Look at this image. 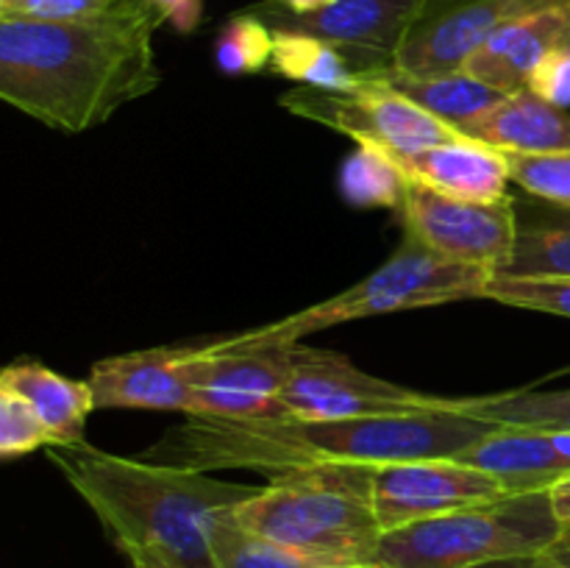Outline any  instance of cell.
Returning <instances> with one entry per match:
<instances>
[{
  "label": "cell",
  "mask_w": 570,
  "mask_h": 568,
  "mask_svg": "<svg viewBox=\"0 0 570 568\" xmlns=\"http://www.w3.org/2000/svg\"><path fill=\"white\" fill-rule=\"evenodd\" d=\"M501 423L471 415L451 404L404 415L351 418V421H306V418H262V421H212L187 415L148 451L145 460L193 471L248 468L271 479L321 468H379L390 462L460 457Z\"/></svg>",
  "instance_id": "cell-1"
},
{
  "label": "cell",
  "mask_w": 570,
  "mask_h": 568,
  "mask_svg": "<svg viewBox=\"0 0 570 568\" xmlns=\"http://www.w3.org/2000/svg\"><path fill=\"white\" fill-rule=\"evenodd\" d=\"M154 11L92 22L0 17V98L65 134H83L161 84Z\"/></svg>",
  "instance_id": "cell-2"
},
{
  "label": "cell",
  "mask_w": 570,
  "mask_h": 568,
  "mask_svg": "<svg viewBox=\"0 0 570 568\" xmlns=\"http://www.w3.org/2000/svg\"><path fill=\"white\" fill-rule=\"evenodd\" d=\"M48 454L111 543L142 568H215L212 529L259 490L89 443L50 445Z\"/></svg>",
  "instance_id": "cell-3"
},
{
  "label": "cell",
  "mask_w": 570,
  "mask_h": 568,
  "mask_svg": "<svg viewBox=\"0 0 570 568\" xmlns=\"http://www.w3.org/2000/svg\"><path fill=\"white\" fill-rule=\"evenodd\" d=\"M234 518L323 568H373L384 538L367 496V468H321L276 477L243 501Z\"/></svg>",
  "instance_id": "cell-4"
},
{
  "label": "cell",
  "mask_w": 570,
  "mask_h": 568,
  "mask_svg": "<svg viewBox=\"0 0 570 568\" xmlns=\"http://www.w3.org/2000/svg\"><path fill=\"white\" fill-rule=\"evenodd\" d=\"M549 490L512 493L384 532L373 568H488L529 560L560 535Z\"/></svg>",
  "instance_id": "cell-5"
},
{
  "label": "cell",
  "mask_w": 570,
  "mask_h": 568,
  "mask_svg": "<svg viewBox=\"0 0 570 568\" xmlns=\"http://www.w3.org/2000/svg\"><path fill=\"white\" fill-rule=\"evenodd\" d=\"M493 276V271L456 265V262L432 254L412 237H404L399 251L379 271H373L371 276L356 282L345 293L276 323H267L262 329L234 334V340L254 345H289L301 343L323 329L362 321V317L440 306L451 304V301L488 298V284Z\"/></svg>",
  "instance_id": "cell-6"
},
{
  "label": "cell",
  "mask_w": 570,
  "mask_h": 568,
  "mask_svg": "<svg viewBox=\"0 0 570 568\" xmlns=\"http://www.w3.org/2000/svg\"><path fill=\"white\" fill-rule=\"evenodd\" d=\"M282 106L293 115L345 134L356 145L387 150L395 159H410L421 150L460 137L454 126L429 115L384 78L354 92L295 87L282 95Z\"/></svg>",
  "instance_id": "cell-7"
},
{
  "label": "cell",
  "mask_w": 570,
  "mask_h": 568,
  "mask_svg": "<svg viewBox=\"0 0 570 568\" xmlns=\"http://www.w3.org/2000/svg\"><path fill=\"white\" fill-rule=\"evenodd\" d=\"M284 415L306 421H351V418L404 415L440 410L445 395L401 388L365 373L348 356L289 343V379L282 395Z\"/></svg>",
  "instance_id": "cell-8"
},
{
  "label": "cell",
  "mask_w": 570,
  "mask_h": 568,
  "mask_svg": "<svg viewBox=\"0 0 570 568\" xmlns=\"http://www.w3.org/2000/svg\"><path fill=\"white\" fill-rule=\"evenodd\" d=\"M399 212L404 237L456 265L484 267L499 276L515 256L518 204L512 195L484 204L451 198L410 182Z\"/></svg>",
  "instance_id": "cell-9"
},
{
  "label": "cell",
  "mask_w": 570,
  "mask_h": 568,
  "mask_svg": "<svg viewBox=\"0 0 570 568\" xmlns=\"http://www.w3.org/2000/svg\"><path fill=\"white\" fill-rule=\"evenodd\" d=\"M195 418L262 421L284 418L289 345H254L234 337L189 345Z\"/></svg>",
  "instance_id": "cell-10"
},
{
  "label": "cell",
  "mask_w": 570,
  "mask_h": 568,
  "mask_svg": "<svg viewBox=\"0 0 570 568\" xmlns=\"http://www.w3.org/2000/svg\"><path fill=\"white\" fill-rule=\"evenodd\" d=\"M367 496L384 532L512 496L495 473L460 457L367 468Z\"/></svg>",
  "instance_id": "cell-11"
},
{
  "label": "cell",
  "mask_w": 570,
  "mask_h": 568,
  "mask_svg": "<svg viewBox=\"0 0 570 568\" xmlns=\"http://www.w3.org/2000/svg\"><path fill=\"white\" fill-rule=\"evenodd\" d=\"M423 9L426 0H332L315 14H289L267 0L250 11L271 28L312 33L337 45L365 76L382 78Z\"/></svg>",
  "instance_id": "cell-12"
},
{
  "label": "cell",
  "mask_w": 570,
  "mask_h": 568,
  "mask_svg": "<svg viewBox=\"0 0 570 568\" xmlns=\"http://www.w3.org/2000/svg\"><path fill=\"white\" fill-rule=\"evenodd\" d=\"M566 0H426L421 20L395 53L393 70L443 76L465 61L507 22Z\"/></svg>",
  "instance_id": "cell-13"
},
{
  "label": "cell",
  "mask_w": 570,
  "mask_h": 568,
  "mask_svg": "<svg viewBox=\"0 0 570 568\" xmlns=\"http://www.w3.org/2000/svg\"><path fill=\"white\" fill-rule=\"evenodd\" d=\"M95 410L134 407L193 415L195 393L189 376V345L131 351L95 362L89 373Z\"/></svg>",
  "instance_id": "cell-14"
},
{
  "label": "cell",
  "mask_w": 570,
  "mask_h": 568,
  "mask_svg": "<svg viewBox=\"0 0 570 568\" xmlns=\"http://www.w3.org/2000/svg\"><path fill=\"white\" fill-rule=\"evenodd\" d=\"M570 33V0L549 6V9L532 11L527 17L507 22L504 28L493 33L462 70L482 78L490 87L501 89L504 95L527 89L529 76L534 67L566 45Z\"/></svg>",
  "instance_id": "cell-15"
},
{
  "label": "cell",
  "mask_w": 570,
  "mask_h": 568,
  "mask_svg": "<svg viewBox=\"0 0 570 568\" xmlns=\"http://www.w3.org/2000/svg\"><path fill=\"white\" fill-rule=\"evenodd\" d=\"M460 460L495 473L512 493L549 490L570 477V429L501 427L462 451Z\"/></svg>",
  "instance_id": "cell-16"
},
{
  "label": "cell",
  "mask_w": 570,
  "mask_h": 568,
  "mask_svg": "<svg viewBox=\"0 0 570 568\" xmlns=\"http://www.w3.org/2000/svg\"><path fill=\"white\" fill-rule=\"evenodd\" d=\"M399 161L410 182L451 198L484 200V204L510 198L507 184L512 182V176L504 150L490 148L462 134Z\"/></svg>",
  "instance_id": "cell-17"
},
{
  "label": "cell",
  "mask_w": 570,
  "mask_h": 568,
  "mask_svg": "<svg viewBox=\"0 0 570 568\" xmlns=\"http://www.w3.org/2000/svg\"><path fill=\"white\" fill-rule=\"evenodd\" d=\"M456 131L504 154H554L570 150L568 109L549 104L532 89L504 95L493 109L462 123Z\"/></svg>",
  "instance_id": "cell-18"
},
{
  "label": "cell",
  "mask_w": 570,
  "mask_h": 568,
  "mask_svg": "<svg viewBox=\"0 0 570 568\" xmlns=\"http://www.w3.org/2000/svg\"><path fill=\"white\" fill-rule=\"evenodd\" d=\"M0 388L14 390L42 418L50 432V445L83 443L87 418L95 410L89 382H76L42 362L17 360L0 373Z\"/></svg>",
  "instance_id": "cell-19"
},
{
  "label": "cell",
  "mask_w": 570,
  "mask_h": 568,
  "mask_svg": "<svg viewBox=\"0 0 570 568\" xmlns=\"http://www.w3.org/2000/svg\"><path fill=\"white\" fill-rule=\"evenodd\" d=\"M271 70L289 78L298 87L328 89V92H354L376 78L365 76L337 45L301 31L273 28Z\"/></svg>",
  "instance_id": "cell-20"
},
{
  "label": "cell",
  "mask_w": 570,
  "mask_h": 568,
  "mask_svg": "<svg viewBox=\"0 0 570 568\" xmlns=\"http://www.w3.org/2000/svg\"><path fill=\"white\" fill-rule=\"evenodd\" d=\"M515 256L499 276L570 278V212L532 198L518 200Z\"/></svg>",
  "instance_id": "cell-21"
},
{
  "label": "cell",
  "mask_w": 570,
  "mask_h": 568,
  "mask_svg": "<svg viewBox=\"0 0 570 568\" xmlns=\"http://www.w3.org/2000/svg\"><path fill=\"white\" fill-rule=\"evenodd\" d=\"M382 78L390 87L399 89L401 95L423 106L429 115L440 117V120L454 128L473 120L482 111L493 109L504 98L501 89L490 87V84L471 76L468 70L443 72V76H406V72L390 67L387 72H382Z\"/></svg>",
  "instance_id": "cell-22"
},
{
  "label": "cell",
  "mask_w": 570,
  "mask_h": 568,
  "mask_svg": "<svg viewBox=\"0 0 570 568\" xmlns=\"http://www.w3.org/2000/svg\"><path fill=\"white\" fill-rule=\"evenodd\" d=\"M337 184L345 204L356 206V209H373V206L399 209L406 187H410V178L393 154L356 145L354 154L340 167Z\"/></svg>",
  "instance_id": "cell-23"
},
{
  "label": "cell",
  "mask_w": 570,
  "mask_h": 568,
  "mask_svg": "<svg viewBox=\"0 0 570 568\" xmlns=\"http://www.w3.org/2000/svg\"><path fill=\"white\" fill-rule=\"evenodd\" d=\"M456 404L471 415L501 427L570 429V390H557V393L518 390V393L456 399Z\"/></svg>",
  "instance_id": "cell-24"
},
{
  "label": "cell",
  "mask_w": 570,
  "mask_h": 568,
  "mask_svg": "<svg viewBox=\"0 0 570 568\" xmlns=\"http://www.w3.org/2000/svg\"><path fill=\"white\" fill-rule=\"evenodd\" d=\"M212 557L215 568H323L309 557L243 527L234 512L223 516L212 529Z\"/></svg>",
  "instance_id": "cell-25"
},
{
  "label": "cell",
  "mask_w": 570,
  "mask_h": 568,
  "mask_svg": "<svg viewBox=\"0 0 570 568\" xmlns=\"http://www.w3.org/2000/svg\"><path fill=\"white\" fill-rule=\"evenodd\" d=\"M273 28L254 11L228 17L215 39V61L226 76H250L271 67Z\"/></svg>",
  "instance_id": "cell-26"
},
{
  "label": "cell",
  "mask_w": 570,
  "mask_h": 568,
  "mask_svg": "<svg viewBox=\"0 0 570 568\" xmlns=\"http://www.w3.org/2000/svg\"><path fill=\"white\" fill-rule=\"evenodd\" d=\"M154 11L145 0H0V17L26 20L92 22Z\"/></svg>",
  "instance_id": "cell-27"
},
{
  "label": "cell",
  "mask_w": 570,
  "mask_h": 568,
  "mask_svg": "<svg viewBox=\"0 0 570 568\" xmlns=\"http://www.w3.org/2000/svg\"><path fill=\"white\" fill-rule=\"evenodd\" d=\"M518 187L543 204L570 212V150L554 154H507Z\"/></svg>",
  "instance_id": "cell-28"
},
{
  "label": "cell",
  "mask_w": 570,
  "mask_h": 568,
  "mask_svg": "<svg viewBox=\"0 0 570 568\" xmlns=\"http://www.w3.org/2000/svg\"><path fill=\"white\" fill-rule=\"evenodd\" d=\"M488 298L507 306H521V310L570 317V278L493 276L488 284Z\"/></svg>",
  "instance_id": "cell-29"
},
{
  "label": "cell",
  "mask_w": 570,
  "mask_h": 568,
  "mask_svg": "<svg viewBox=\"0 0 570 568\" xmlns=\"http://www.w3.org/2000/svg\"><path fill=\"white\" fill-rule=\"evenodd\" d=\"M50 445V432L31 404L14 390L0 388V457L6 462Z\"/></svg>",
  "instance_id": "cell-30"
},
{
  "label": "cell",
  "mask_w": 570,
  "mask_h": 568,
  "mask_svg": "<svg viewBox=\"0 0 570 568\" xmlns=\"http://www.w3.org/2000/svg\"><path fill=\"white\" fill-rule=\"evenodd\" d=\"M527 89H532L534 95H540L549 104L560 106V109H570V48L560 45L557 50H551L534 72L529 76Z\"/></svg>",
  "instance_id": "cell-31"
},
{
  "label": "cell",
  "mask_w": 570,
  "mask_h": 568,
  "mask_svg": "<svg viewBox=\"0 0 570 568\" xmlns=\"http://www.w3.org/2000/svg\"><path fill=\"white\" fill-rule=\"evenodd\" d=\"M161 22H170L176 31L193 33L204 17V0H145Z\"/></svg>",
  "instance_id": "cell-32"
},
{
  "label": "cell",
  "mask_w": 570,
  "mask_h": 568,
  "mask_svg": "<svg viewBox=\"0 0 570 568\" xmlns=\"http://www.w3.org/2000/svg\"><path fill=\"white\" fill-rule=\"evenodd\" d=\"M551 507H554V516L560 518L562 523H570V477L560 479L557 484L549 488Z\"/></svg>",
  "instance_id": "cell-33"
},
{
  "label": "cell",
  "mask_w": 570,
  "mask_h": 568,
  "mask_svg": "<svg viewBox=\"0 0 570 568\" xmlns=\"http://www.w3.org/2000/svg\"><path fill=\"white\" fill-rule=\"evenodd\" d=\"M278 9L289 11V14H315V11L326 9L332 0H271Z\"/></svg>",
  "instance_id": "cell-34"
},
{
  "label": "cell",
  "mask_w": 570,
  "mask_h": 568,
  "mask_svg": "<svg viewBox=\"0 0 570 568\" xmlns=\"http://www.w3.org/2000/svg\"><path fill=\"white\" fill-rule=\"evenodd\" d=\"M328 568H371V566H328Z\"/></svg>",
  "instance_id": "cell-35"
},
{
  "label": "cell",
  "mask_w": 570,
  "mask_h": 568,
  "mask_svg": "<svg viewBox=\"0 0 570 568\" xmlns=\"http://www.w3.org/2000/svg\"><path fill=\"white\" fill-rule=\"evenodd\" d=\"M566 45H568V48H570V33H568V39H566Z\"/></svg>",
  "instance_id": "cell-36"
},
{
  "label": "cell",
  "mask_w": 570,
  "mask_h": 568,
  "mask_svg": "<svg viewBox=\"0 0 570 568\" xmlns=\"http://www.w3.org/2000/svg\"><path fill=\"white\" fill-rule=\"evenodd\" d=\"M134 568H142V566H134Z\"/></svg>",
  "instance_id": "cell-37"
}]
</instances>
